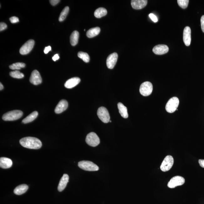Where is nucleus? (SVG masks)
<instances>
[{"label": "nucleus", "instance_id": "obj_1", "mask_svg": "<svg viewBox=\"0 0 204 204\" xmlns=\"http://www.w3.org/2000/svg\"><path fill=\"white\" fill-rule=\"evenodd\" d=\"M20 144L25 148L38 149L41 148L42 143L39 139L33 137H26L20 139Z\"/></svg>", "mask_w": 204, "mask_h": 204}, {"label": "nucleus", "instance_id": "obj_2", "mask_svg": "<svg viewBox=\"0 0 204 204\" xmlns=\"http://www.w3.org/2000/svg\"><path fill=\"white\" fill-rule=\"evenodd\" d=\"M23 115V112L22 111L14 110L4 114L2 118L3 120L5 121H13L21 118Z\"/></svg>", "mask_w": 204, "mask_h": 204}, {"label": "nucleus", "instance_id": "obj_3", "mask_svg": "<svg viewBox=\"0 0 204 204\" xmlns=\"http://www.w3.org/2000/svg\"><path fill=\"white\" fill-rule=\"evenodd\" d=\"M79 168L88 171H96L99 170V167L92 162L88 161H82L79 162L78 164Z\"/></svg>", "mask_w": 204, "mask_h": 204}, {"label": "nucleus", "instance_id": "obj_4", "mask_svg": "<svg viewBox=\"0 0 204 204\" xmlns=\"http://www.w3.org/2000/svg\"><path fill=\"white\" fill-rule=\"evenodd\" d=\"M179 104V99L176 97H173L167 103L165 108L166 111L170 113L174 112L177 109Z\"/></svg>", "mask_w": 204, "mask_h": 204}, {"label": "nucleus", "instance_id": "obj_5", "mask_svg": "<svg viewBox=\"0 0 204 204\" xmlns=\"http://www.w3.org/2000/svg\"><path fill=\"white\" fill-rule=\"evenodd\" d=\"M86 141L89 146L93 147L98 146L100 143V139L98 136L93 132L88 134L86 138Z\"/></svg>", "mask_w": 204, "mask_h": 204}, {"label": "nucleus", "instance_id": "obj_6", "mask_svg": "<svg viewBox=\"0 0 204 204\" xmlns=\"http://www.w3.org/2000/svg\"><path fill=\"white\" fill-rule=\"evenodd\" d=\"M153 91V86L151 82L146 81L141 84L139 92L141 95L144 97L150 95Z\"/></svg>", "mask_w": 204, "mask_h": 204}, {"label": "nucleus", "instance_id": "obj_7", "mask_svg": "<svg viewBox=\"0 0 204 204\" xmlns=\"http://www.w3.org/2000/svg\"><path fill=\"white\" fill-rule=\"evenodd\" d=\"M174 162V159L172 156H167L161 165V170L164 172L168 171L172 168Z\"/></svg>", "mask_w": 204, "mask_h": 204}, {"label": "nucleus", "instance_id": "obj_8", "mask_svg": "<svg viewBox=\"0 0 204 204\" xmlns=\"http://www.w3.org/2000/svg\"><path fill=\"white\" fill-rule=\"evenodd\" d=\"M97 115L102 122L107 123L110 121V116L108 110L106 107H102L99 108L97 111Z\"/></svg>", "mask_w": 204, "mask_h": 204}, {"label": "nucleus", "instance_id": "obj_9", "mask_svg": "<svg viewBox=\"0 0 204 204\" xmlns=\"http://www.w3.org/2000/svg\"><path fill=\"white\" fill-rule=\"evenodd\" d=\"M185 183L184 178L180 176H176L172 178L169 182L168 186L170 188H174L176 186L182 185Z\"/></svg>", "mask_w": 204, "mask_h": 204}, {"label": "nucleus", "instance_id": "obj_10", "mask_svg": "<svg viewBox=\"0 0 204 204\" xmlns=\"http://www.w3.org/2000/svg\"><path fill=\"white\" fill-rule=\"evenodd\" d=\"M34 44V40L30 39L28 40L22 46L20 49L19 52L21 54L25 55L28 54L32 50Z\"/></svg>", "mask_w": 204, "mask_h": 204}, {"label": "nucleus", "instance_id": "obj_11", "mask_svg": "<svg viewBox=\"0 0 204 204\" xmlns=\"http://www.w3.org/2000/svg\"><path fill=\"white\" fill-rule=\"evenodd\" d=\"M118 55L116 53H113L108 56L106 60L107 67L109 69H113L116 64Z\"/></svg>", "mask_w": 204, "mask_h": 204}, {"label": "nucleus", "instance_id": "obj_12", "mask_svg": "<svg viewBox=\"0 0 204 204\" xmlns=\"http://www.w3.org/2000/svg\"><path fill=\"white\" fill-rule=\"evenodd\" d=\"M30 81L35 85H38L42 83V80L39 71L34 70L32 71L30 78Z\"/></svg>", "mask_w": 204, "mask_h": 204}, {"label": "nucleus", "instance_id": "obj_13", "mask_svg": "<svg viewBox=\"0 0 204 204\" xmlns=\"http://www.w3.org/2000/svg\"><path fill=\"white\" fill-rule=\"evenodd\" d=\"M183 39L184 43L187 46H189L191 43V29L190 27H185L183 31Z\"/></svg>", "mask_w": 204, "mask_h": 204}, {"label": "nucleus", "instance_id": "obj_14", "mask_svg": "<svg viewBox=\"0 0 204 204\" xmlns=\"http://www.w3.org/2000/svg\"><path fill=\"white\" fill-rule=\"evenodd\" d=\"M169 47L166 45L160 44L155 46L153 49V52L157 55H162L168 53Z\"/></svg>", "mask_w": 204, "mask_h": 204}, {"label": "nucleus", "instance_id": "obj_15", "mask_svg": "<svg viewBox=\"0 0 204 204\" xmlns=\"http://www.w3.org/2000/svg\"><path fill=\"white\" fill-rule=\"evenodd\" d=\"M148 3L147 0H132L131 1V6L136 10H140L146 6Z\"/></svg>", "mask_w": 204, "mask_h": 204}, {"label": "nucleus", "instance_id": "obj_16", "mask_svg": "<svg viewBox=\"0 0 204 204\" xmlns=\"http://www.w3.org/2000/svg\"><path fill=\"white\" fill-rule=\"evenodd\" d=\"M68 107V103L67 101L62 100L60 101L55 108V112L60 114L65 111Z\"/></svg>", "mask_w": 204, "mask_h": 204}, {"label": "nucleus", "instance_id": "obj_17", "mask_svg": "<svg viewBox=\"0 0 204 204\" xmlns=\"http://www.w3.org/2000/svg\"><path fill=\"white\" fill-rule=\"evenodd\" d=\"M69 176L67 174H64L60 179L58 186V190L59 192L63 191L65 188L67 183L69 182Z\"/></svg>", "mask_w": 204, "mask_h": 204}, {"label": "nucleus", "instance_id": "obj_18", "mask_svg": "<svg viewBox=\"0 0 204 204\" xmlns=\"http://www.w3.org/2000/svg\"><path fill=\"white\" fill-rule=\"evenodd\" d=\"M80 81V78L78 77H74L68 80L64 84V86L67 89H71L78 85Z\"/></svg>", "mask_w": 204, "mask_h": 204}, {"label": "nucleus", "instance_id": "obj_19", "mask_svg": "<svg viewBox=\"0 0 204 204\" xmlns=\"http://www.w3.org/2000/svg\"><path fill=\"white\" fill-rule=\"evenodd\" d=\"M13 165L12 160L9 158L1 157L0 159V167L3 169H8L11 168Z\"/></svg>", "mask_w": 204, "mask_h": 204}, {"label": "nucleus", "instance_id": "obj_20", "mask_svg": "<svg viewBox=\"0 0 204 204\" xmlns=\"http://www.w3.org/2000/svg\"><path fill=\"white\" fill-rule=\"evenodd\" d=\"M29 189L28 186L25 184H22L18 186L14 189V193L17 195H21L25 193Z\"/></svg>", "mask_w": 204, "mask_h": 204}, {"label": "nucleus", "instance_id": "obj_21", "mask_svg": "<svg viewBox=\"0 0 204 204\" xmlns=\"http://www.w3.org/2000/svg\"><path fill=\"white\" fill-rule=\"evenodd\" d=\"M118 107L121 116L124 118H127L128 117L127 108L121 102L118 104Z\"/></svg>", "mask_w": 204, "mask_h": 204}, {"label": "nucleus", "instance_id": "obj_22", "mask_svg": "<svg viewBox=\"0 0 204 204\" xmlns=\"http://www.w3.org/2000/svg\"><path fill=\"white\" fill-rule=\"evenodd\" d=\"M100 29L99 27L92 28L87 31L86 33V35L89 38H93L98 35L100 34Z\"/></svg>", "mask_w": 204, "mask_h": 204}, {"label": "nucleus", "instance_id": "obj_23", "mask_svg": "<svg viewBox=\"0 0 204 204\" xmlns=\"http://www.w3.org/2000/svg\"><path fill=\"white\" fill-rule=\"evenodd\" d=\"M38 113L37 112L34 111L32 113H31L30 115H29L25 118L24 119L22 122L24 124L32 122L37 117H38Z\"/></svg>", "mask_w": 204, "mask_h": 204}, {"label": "nucleus", "instance_id": "obj_24", "mask_svg": "<svg viewBox=\"0 0 204 204\" xmlns=\"http://www.w3.org/2000/svg\"><path fill=\"white\" fill-rule=\"evenodd\" d=\"M79 33L77 31H75L71 34L70 37L71 44L72 46L76 45L78 43Z\"/></svg>", "mask_w": 204, "mask_h": 204}, {"label": "nucleus", "instance_id": "obj_25", "mask_svg": "<svg viewBox=\"0 0 204 204\" xmlns=\"http://www.w3.org/2000/svg\"><path fill=\"white\" fill-rule=\"evenodd\" d=\"M107 11L106 9L102 8V7H101V8L97 9L95 11L94 15L95 17L100 18L106 16L107 14Z\"/></svg>", "mask_w": 204, "mask_h": 204}, {"label": "nucleus", "instance_id": "obj_26", "mask_svg": "<svg viewBox=\"0 0 204 204\" xmlns=\"http://www.w3.org/2000/svg\"><path fill=\"white\" fill-rule=\"evenodd\" d=\"M69 7H66L62 10V12L60 13L59 18V20L60 22L63 21L65 19L68 15V13H69Z\"/></svg>", "mask_w": 204, "mask_h": 204}, {"label": "nucleus", "instance_id": "obj_27", "mask_svg": "<svg viewBox=\"0 0 204 204\" xmlns=\"http://www.w3.org/2000/svg\"><path fill=\"white\" fill-rule=\"evenodd\" d=\"M79 58L83 60L85 62H88L90 61V57L87 53L80 51L78 54Z\"/></svg>", "mask_w": 204, "mask_h": 204}, {"label": "nucleus", "instance_id": "obj_28", "mask_svg": "<svg viewBox=\"0 0 204 204\" xmlns=\"http://www.w3.org/2000/svg\"><path fill=\"white\" fill-rule=\"evenodd\" d=\"M25 64L22 62H17V63H14L9 66L11 69L12 70H20L21 68L25 67Z\"/></svg>", "mask_w": 204, "mask_h": 204}, {"label": "nucleus", "instance_id": "obj_29", "mask_svg": "<svg viewBox=\"0 0 204 204\" xmlns=\"http://www.w3.org/2000/svg\"><path fill=\"white\" fill-rule=\"evenodd\" d=\"M10 75L13 78L17 79H21L24 77L23 73L20 72L18 71H11L10 73Z\"/></svg>", "mask_w": 204, "mask_h": 204}, {"label": "nucleus", "instance_id": "obj_30", "mask_svg": "<svg viewBox=\"0 0 204 204\" xmlns=\"http://www.w3.org/2000/svg\"><path fill=\"white\" fill-rule=\"evenodd\" d=\"M189 2L188 0H178L177 1L178 5L180 7L183 9L187 8L188 6Z\"/></svg>", "mask_w": 204, "mask_h": 204}, {"label": "nucleus", "instance_id": "obj_31", "mask_svg": "<svg viewBox=\"0 0 204 204\" xmlns=\"http://www.w3.org/2000/svg\"><path fill=\"white\" fill-rule=\"evenodd\" d=\"M149 16L150 18L151 19L152 21H153L154 23H157L158 22V18L153 13H150L149 14Z\"/></svg>", "mask_w": 204, "mask_h": 204}, {"label": "nucleus", "instance_id": "obj_32", "mask_svg": "<svg viewBox=\"0 0 204 204\" xmlns=\"http://www.w3.org/2000/svg\"><path fill=\"white\" fill-rule=\"evenodd\" d=\"M10 21L12 23H16L19 22V19L16 16H13L10 18Z\"/></svg>", "mask_w": 204, "mask_h": 204}, {"label": "nucleus", "instance_id": "obj_33", "mask_svg": "<svg viewBox=\"0 0 204 204\" xmlns=\"http://www.w3.org/2000/svg\"><path fill=\"white\" fill-rule=\"evenodd\" d=\"M7 28V25L6 24L3 23H0V31L1 32L5 30Z\"/></svg>", "mask_w": 204, "mask_h": 204}, {"label": "nucleus", "instance_id": "obj_34", "mask_svg": "<svg viewBox=\"0 0 204 204\" xmlns=\"http://www.w3.org/2000/svg\"><path fill=\"white\" fill-rule=\"evenodd\" d=\"M200 22H201L202 31L204 33V15L201 16V20H200Z\"/></svg>", "mask_w": 204, "mask_h": 204}, {"label": "nucleus", "instance_id": "obj_35", "mask_svg": "<svg viewBox=\"0 0 204 204\" xmlns=\"http://www.w3.org/2000/svg\"><path fill=\"white\" fill-rule=\"evenodd\" d=\"M60 1L59 0H51V1H50V3L51 5L55 6V5L57 4Z\"/></svg>", "mask_w": 204, "mask_h": 204}, {"label": "nucleus", "instance_id": "obj_36", "mask_svg": "<svg viewBox=\"0 0 204 204\" xmlns=\"http://www.w3.org/2000/svg\"><path fill=\"white\" fill-rule=\"evenodd\" d=\"M51 50V47L50 46H49L45 47L44 50V53L45 54H47V53L49 52V51Z\"/></svg>", "mask_w": 204, "mask_h": 204}, {"label": "nucleus", "instance_id": "obj_37", "mask_svg": "<svg viewBox=\"0 0 204 204\" xmlns=\"http://www.w3.org/2000/svg\"><path fill=\"white\" fill-rule=\"evenodd\" d=\"M60 56L58 54L55 55L53 57L52 59L54 61H56V60L59 59Z\"/></svg>", "mask_w": 204, "mask_h": 204}, {"label": "nucleus", "instance_id": "obj_38", "mask_svg": "<svg viewBox=\"0 0 204 204\" xmlns=\"http://www.w3.org/2000/svg\"><path fill=\"white\" fill-rule=\"evenodd\" d=\"M199 165L202 168H204V160H198Z\"/></svg>", "mask_w": 204, "mask_h": 204}, {"label": "nucleus", "instance_id": "obj_39", "mask_svg": "<svg viewBox=\"0 0 204 204\" xmlns=\"http://www.w3.org/2000/svg\"><path fill=\"white\" fill-rule=\"evenodd\" d=\"M3 89V85L2 84L1 82V83H0V90H1H1H2Z\"/></svg>", "mask_w": 204, "mask_h": 204}, {"label": "nucleus", "instance_id": "obj_40", "mask_svg": "<svg viewBox=\"0 0 204 204\" xmlns=\"http://www.w3.org/2000/svg\"><path fill=\"white\" fill-rule=\"evenodd\" d=\"M109 122H112V121H111V120H110V121H109Z\"/></svg>", "mask_w": 204, "mask_h": 204}]
</instances>
